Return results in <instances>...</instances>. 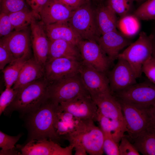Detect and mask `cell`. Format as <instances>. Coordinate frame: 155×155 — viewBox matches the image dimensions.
<instances>
[{
  "label": "cell",
  "instance_id": "1",
  "mask_svg": "<svg viewBox=\"0 0 155 155\" xmlns=\"http://www.w3.org/2000/svg\"><path fill=\"white\" fill-rule=\"evenodd\" d=\"M59 105L47 99L37 109L28 114L29 140L48 139L55 142L60 136L54 124Z\"/></svg>",
  "mask_w": 155,
  "mask_h": 155
},
{
  "label": "cell",
  "instance_id": "2",
  "mask_svg": "<svg viewBox=\"0 0 155 155\" xmlns=\"http://www.w3.org/2000/svg\"><path fill=\"white\" fill-rule=\"evenodd\" d=\"M49 84L43 77L17 90L14 99L4 111L5 113L17 111L28 114L34 111L47 99Z\"/></svg>",
  "mask_w": 155,
  "mask_h": 155
},
{
  "label": "cell",
  "instance_id": "3",
  "mask_svg": "<svg viewBox=\"0 0 155 155\" xmlns=\"http://www.w3.org/2000/svg\"><path fill=\"white\" fill-rule=\"evenodd\" d=\"M91 119H80L75 130L66 137L73 145L82 146L91 155H101L104 152V134Z\"/></svg>",
  "mask_w": 155,
  "mask_h": 155
},
{
  "label": "cell",
  "instance_id": "4",
  "mask_svg": "<svg viewBox=\"0 0 155 155\" xmlns=\"http://www.w3.org/2000/svg\"><path fill=\"white\" fill-rule=\"evenodd\" d=\"M155 39L153 34L141 32L138 38L119 55L118 59L126 61L133 69L137 78H140L144 64L152 56Z\"/></svg>",
  "mask_w": 155,
  "mask_h": 155
},
{
  "label": "cell",
  "instance_id": "5",
  "mask_svg": "<svg viewBox=\"0 0 155 155\" xmlns=\"http://www.w3.org/2000/svg\"><path fill=\"white\" fill-rule=\"evenodd\" d=\"M88 94L79 73L49 83L47 90L48 99L57 105Z\"/></svg>",
  "mask_w": 155,
  "mask_h": 155
},
{
  "label": "cell",
  "instance_id": "6",
  "mask_svg": "<svg viewBox=\"0 0 155 155\" xmlns=\"http://www.w3.org/2000/svg\"><path fill=\"white\" fill-rule=\"evenodd\" d=\"M68 22L82 40L97 42L100 36L96 25L94 10L84 4L74 10Z\"/></svg>",
  "mask_w": 155,
  "mask_h": 155
},
{
  "label": "cell",
  "instance_id": "7",
  "mask_svg": "<svg viewBox=\"0 0 155 155\" xmlns=\"http://www.w3.org/2000/svg\"><path fill=\"white\" fill-rule=\"evenodd\" d=\"M115 93L119 100L138 107L155 105V85L150 81L136 83Z\"/></svg>",
  "mask_w": 155,
  "mask_h": 155
},
{
  "label": "cell",
  "instance_id": "8",
  "mask_svg": "<svg viewBox=\"0 0 155 155\" xmlns=\"http://www.w3.org/2000/svg\"><path fill=\"white\" fill-rule=\"evenodd\" d=\"M119 100L121 105L126 131L130 138L134 140L140 134L151 125L148 108L138 107Z\"/></svg>",
  "mask_w": 155,
  "mask_h": 155
},
{
  "label": "cell",
  "instance_id": "9",
  "mask_svg": "<svg viewBox=\"0 0 155 155\" xmlns=\"http://www.w3.org/2000/svg\"><path fill=\"white\" fill-rule=\"evenodd\" d=\"M81 61L68 57L47 61L44 66V78L49 83L79 73Z\"/></svg>",
  "mask_w": 155,
  "mask_h": 155
},
{
  "label": "cell",
  "instance_id": "10",
  "mask_svg": "<svg viewBox=\"0 0 155 155\" xmlns=\"http://www.w3.org/2000/svg\"><path fill=\"white\" fill-rule=\"evenodd\" d=\"M77 46L82 61L104 73L107 71L111 61L97 42L82 40Z\"/></svg>",
  "mask_w": 155,
  "mask_h": 155
},
{
  "label": "cell",
  "instance_id": "11",
  "mask_svg": "<svg viewBox=\"0 0 155 155\" xmlns=\"http://www.w3.org/2000/svg\"><path fill=\"white\" fill-rule=\"evenodd\" d=\"M79 73L85 88L91 96L111 93L108 78L105 73L82 61Z\"/></svg>",
  "mask_w": 155,
  "mask_h": 155
},
{
  "label": "cell",
  "instance_id": "12",
  "mask_svg": "<svg viewBox=\"0 0 155 155\" xmlns=\"http://www.w3.org/2000/svg\"><path fill=\"white\" fill-rule=\"evenodd\" d=\"M58 109L81 119H91L96 121L98 108L88 94L59 104Z\"/></svg>",
  "mask_w": 155,
  "mask_h": 155
},
{
  "label": "cell",
  "instance_id": "13",
  "mask_svg": "<svg viewBox=\"0 0 155 155\" xmlns=\"http://www.w3.org/2000/svg\"><path fill=\"white\" fill-rule=\"evenodd\" d=\"M22 155H71L73 145L61 147L56 142L48 139L32 140L24 145H18Z\"/></svg>",
  "mask_w": 155,
  "mask_h": 155
},
{
  "label": "cell",
  "instance_id": "14",
  "mask_svg": "<svg viewBox=\"0 0 155 155\" xmlns=\"http://www.w3.org/2000/svg\"><path fill=\"white\" fill-rule=\"evenodd\" d=\"M108 80L111 92L116 93L137 83V79L132 68L125 60L118 61L109 73Z\"/></svg>",
  "mask_w": 155,
  "mask_h": 155
},
{
  "label": "cell",
  "instance_id": "15",
  "mask_svg": "<svg viewBox=\"0 0 155 155\" xmlns=\"http://www.w3.org/2000/svg\"><path fill=\"white\" fill-rule=\"evenodd\" d=\"M37 19L34 18L30 25L32 46L35 59L44 67L48 60L49 40L44 24Z\"/></svg>",
  "mask_w": 155,
  "mask_h": 155
},
{
  "label": "cell",
  "instance_id": "16",
  "mask_svg": "<svg viewBox=\"0 0 155 155\" xmlns=\"http://www.w3.org/2000/svg\"><path fill=\"white\" fill-rule=\"evenodd\" d=\"M97 42L111 62L117 59L121 51L131 43L130 38L117 30L101 35Z\"/></svg>",
  "mask_w": 155,
  "mask_h": 155
},
{
  "label": "cell",
  "instance_id": "17",
  "mask_svg": "<svg viewBox=\"0 0 155 155\" xmlns=\"http://www.w3.org/2000/svg\"><path fill=\"white\" fill-rule=\"evenodd\" d=\"M73 10L57 0H48L39 15L44 25L68 22Z\"/></svg>",
  "mask_w": 155,
  "mask_h": 155
},
{
  "label": "cell",
  "instance_id": "18",
  "mask_svg": "<svg viewBox=\"0 0 155 155\" xmlns=\"http://www.w3.org/2000/svg\"><path fill=\"white\" fill-rule=\"evenodd\" d=\"M27 29L14 31L0 39L7 46L15 60L21 58H30V37Z\"/></svg>",
  "mask_w": 155,
  "mask_h": 155
},
{
  "label": "cell",
  "instance_id": "19",
  "mask_svg": "<svg viewBox=\"0 0 155 155\" xmlns=\"http://www.w3.org/2000/svg\"><path fill=\"white\" fill-rule=\"evenodd\" d=\"M91 97L97 106L98 112L102 115L125 122L120 102L111 93L102 94Z\"/></svg>",
  "mask_w": 155,
  "mask_h": 155
},
{
  "label": "cell",
  "instance_id": "20",
  "mask_svg": "<svg viewBox=\"0 0 155 155\" xmlns=\"http://www.w3.org/2000/svg\"><path fill=\"white\" fill-rule=\"evenodd\" d=\"M44 67L33 58L28 59L24 64L18 78L12 88L18 90L44 77Z\"/></svg>",
  "mask_w": 155,
  "mask_h": 155
},
{
  "label": "cell",
  "instance_id": "21",
  "mask_svg": "<svg viewBox=\"0 0 155 155\" xmlns=\"http://www.w3.org/2000/svg\"><path fill=\"white\" fill-rule=\"evenodd\" d=\"M44 27L49 40H64L77 46L82 40L68 22L44 25Z\"/></svg>",
  "mask_w": 155,
  "mask_h": 155
},
{
  "label": "cell",
  "instance_id": "22",
  "mask_svg": "<svg viewBox=\"0 0 155 155\" xmlns=\"http://www.w3.org/2000/svg\"><path fill=\"white\" fill-rule=\"evenodd\" d=\"M94 11L96 25L101 35L117 30L116 14L107 5H100Z\"/></svg>",
  "mask_w": 155,
  "mask_h": 155
},
{
  "label": "cell",
  "instance_id": "23",
  "mask_svg": "<svg viewBox=\"0 0 155 155\" xmlns=\"http://www.w3.org/2000/svg\"><path fill=\"white\" fill-rule=\"evenodd\" d=\"M77 47L64 40H49L47 61L60 57H68L79 60L81 56Z\"/></svg>",
  "mask_w": 155,
  "mask_h": 155
},
{
  "label": "cell",
  "instance_id": "24",
  "mask_svg": "<svg viewBox=\"0 0 155 155\" xmlns=\"http://www.w3.org/2000/svg\"><path fill=\"white\" fill-rule=\"evenodd\" d=\"M96 121L104 134L107 135L119 143L126 131L125 122L110 119L102 115L98 112Z\"/></svg>",
  "mask_w": 155,
  "mask_h": 155
},
{
  "label": "cell",
  "instance_id": "25",
  "mask_svg": "<svg viewBox=\"0 0 155 155\" xmlns=\"http://www.w3.org/2000/svg\"><path fill=\"white\" fill-rule=\"evenodd\" d=\"M133 144L144 155H155V127L151 125L133 140Z\"/></svg>",
  "mask_w": 155,
  "mask_h": 155
},
{
  "label": "cell",
  "instance_id": "26",
  "mask_svg": "<svg viewBox=\"0 0 155 155\" xmlns=\"http://www.w3.org/2000/svg\"><path fill=\"white\" fill-rule=\"evenodd\" d=\"M80 119L69 113L60 111L58 106L54 124L57 133L60 136H67L75 130Z\"/></svg>",
  "mask_w": 155,
  "mask_h": 155
},
{
  "label": "cell",
  "instance_id": "27",
  "mask_svg": "<svg viewBox=\"0 0 155 155\" xmlns=\"http://www.w3.org/2000/svg\"><path fill=\"white\" fill-rule=\"evenodd\" d=\"M9 14L14 31L27 28L34 18L40 19L38 14L27 7Z\"/></svg>",
  "mask_w": 155,
  "mask_h": 155
},
{
  "label": "cell",
  "instance_id": "28",
  "mask_svg": "<svg viewBox=\"0 0 155 155\" xmlns=\"http://www.w3.org/2000/svg\"><path fill=\"white\" fill-rule=\"evenodd\" d=\"M140 20L133 13L120 17L118 20L117 29L127 38L130 39L140 30Z\"/></svg>",
  "mask_w": 155,
  "mask_h": 155
},
{
  "label": "cell",
  "instance_id": "29",
  "mask_svg": "<svg viewBox=\"0 0 155 155\" xmlns=\"http://www.w3.org/2000/svg\"><path fill=\"white\" fill-rule=\"evenodd\" d=\"M29 59L21 58L15 59L2 70L6 88L12 87L17 81L24 64Z\"/></svg>",
  "mask_w": 155,
  "mask_h": 155
},
{
  "label": "cell",
  "instance_id": "30",
  "mask_svg": "<svg viewBox=\"0 0 155 155\" xmlns=\"http://www.w3.org/2000/svg\"><path fill=\"white\" fill-rule=\"evenodd\" d=\"M107 5L120 17L131 14L134 0H107Z\"/></svg>",
  "mask_w": 155,
  "mask_h": 155
},
{
  "label": "cell",
  "instance_id": "31",
  "mask_svg": "<svg viewBox=\"0 0 155 155\" xmlns=\"http://www.w3.org/2000/svg\"><path fill=\"white\" fill-rule=\"evenodd\" d=\"M133 14L140 20L155 19V0H146L134 11Z\"/></svg>",
  "mask_w": 155,
  "mask_h": 155
},
{
  "label": "cell",
  "instance_id": "32",
  "mask_svg": "<svg viewBox=\"0 0 155 155\" xmlns=\"http://www.w3.org/2000/svg\"><path fill=\"white\" fill-rule=\"evenodd\" d=\"M25 0H0V12L8 14L27 7Z\"/></svg>",
  "mask_w": 155,
  "mask_h": 155
},
{
  "label": "cell",
  "instance_id": "33",
  "mask_svg": "<svg viewBox=\"0 0 155 155\" xmlns=\"http://www.w3.org/2000/svg\"><path fill=\"white\" fill-rule=\"evenodd\" d=\"M20 134L16 136L8 135L0 131V151L3 152L13 150L15 149V145L21 136Z\"/></svg>",
  "mask_w": 155,
  "mask_h": 155
},
{
  "label": "cell",
  "instance_id": "34",
  "mask_svg": "<svg viewBox=\"0 0 155 155\" xmlns=\"http://www.w3.org/2000/svg\"><path fill=\"white\" fill-rule=\"evenodd\" d=\"M18 90L12 87L6 88L0 96V115L5 110L14 99Z\"/></svg>",
  "mask_w": 155,
  "mask_h": 155
},
{
  "label": "cell",
  "instance_id": "35",
  "mask_svg": "<svg viewBox=\"0 0 155 155\" xmlns=\"http://www.w3.org/2000/svg\"><path fill=\"white\" fill-rule=\"evenodd\" d=\"M14 30L11 22L9 14L0 12V36L3 37L6 36Z\"/></svg>",
  "mask_w": 155,
  "mask_h": 155
},
{
  "label": "cell",
  "instance_id": "36",
  "mask_svg": "<svg viewBox=\"0 0 155 155\" xmlns=\"http://www.w3.org/2000/svg\"><path fill=\"white\" fill-rule=\"evenodd\" d=\"M119 145V155H139L140 154L133 144L126 137L123 136Z\"/></svg>",
  "mask_w": 155,
  "mask_h": 155
},
{
  "label": "cell",
  "instance_id": "37",
  "mask_svg": "<svg viewBox=\"0 0 155 155\" xmlns=\"http://www.w3.org/2000/svg\"><path fill=\"white\" fill-rule=\"evenodd\" d=\"M119 143L110 137L104 134L103 150L106 154L119 155Z\"/></svg>",
  "mask_w": 155,
  "mask_h": 155
},
{
  "label": "cell",
  "instance_id": "38",
  "mask_svg": "<svg viewBox=\"0 0 155 155\" xmlns=\"http://www.w3.org/2000/svg\"><path fill=\"white\" fill-rule=\"evenodd\" d=\"M15 59L6 45L0 41V69L3 70L5 66Z\"/></svg>",
  "mask_w": 155,
  "mask_h": 155
},
{
  "label": "cell",
  "instance_id": "39",
  "mask_svg": "<svg viewBox=\"0 0 155 155\" xmlns=\"http://www.w3.org/2000/svg\"><path fill=\"white\" fill-rule=\"evenodd\" d=\"M142 72L155 85V58L152 56L143 65Z\"/></svg>",
  "mask_w": 155,
  "mask_h": 155
},
{
  "label": "cell",
  "instance_id": "40",
  "mask_svg": "<svg viewBox=\"0 0 155 155\" xmlns=\"http://www.w3.org/2000/svg\"><path fill=\"white\" fill-rule=\"evenodd\" d=\"M48 0H25L31 9L39 15L41 9Z\"/></svg>",
  "mask_w": 155,
  "mask_h": 155
},
{
  "label": "cell",
  "instance_id": "41",
  "mask_svg": "<svg viewBox=\"0 0 155 155\" xmlns=\"http://www.w3.org/2000/svg\"><path fill=\"white\" fill-rule=\"evenodd\" d=\"M74 10L85 3L82 0H57Z\"/></svg>",
  "mask_w": 155,
  "mask_h": 155
},
{
  "label": "cell",
  "instance_id": "42",
  "mask_svg": "<svg viewBox=\"0 0 155 155\" xmlns=\"http://www.w3.org/2000/svg\"><path fill=\"white\" fill-rule=\"evenodd\" d=\"M73 145L75 149V155H85L87 154L86 151L82 146L78 144Z\"/></svg>",
  "mask_w": 155,
  "mask_h": 155
},
{
  "label": "cell",
  "instance_id": "43",
  "mask_svg": "<svg viewBox=\"0 0 155 155\" xmlns=\"http://www.w3.org/2000/svg\"><path fill=\"white\" fill-rule=\"evenodd\" d=\"M151 119V124L155 126V105L148 108Z\"/></svg>",
  "mask_w": 155,
  "mask_h": 155
},
{
  "label": "cell",
  "instance_id": "44",
  "mask_svg": "<svg viewBox=\"0 0 155 155\" xmlns=\"http://www.w3.org/2000/svg\"><path fill=\"white\" fill-rule=\"evenodd\" d=\"M152 56L155 58V40L153 44Z\"/></svg>",
  "mask_w": 155,
  "mask_h": 155
},
{
  "label": "cell",
  "instance_id": "45",
  "mask_svg": "<svg viewBox=\"0 0 155 155\" xmlns=\"http://www.w3.org/2000/svg\"><path fill=\"white\" fill-rule=\"evenodd\" d=\"M146 0H134V2H136L138 3L142 4Z\"/></svg>",
  "mask_w": 155,
  "mask_h": 155
},
{
  "label": "cell",
  "instance_id": "46",
  "mask_svg": "<svg viewBox=\"0 0 155 155\" xmlns=\"http://www.w3.org/2000/svg\"><path fill=\"white\" fill-rule=\"evenodd\" d=\"M99 0L100 1H104V0Z\"/></svg>",
  "mask_w": 155,
  "mask_h": 155
},
{
  "label": "cell",
  "instance_id": "47",
  "mask_svg": "<svg viewBox=\"0 0 155 155\" xmlns=\"http://www.w3.org/2000/svg\"><path fill=\"white\" fill-rule=\"evenodd\" d=\"M82 0L85 2V1H88L89 0Z\"/></svg>",
  "mask_w": 155,
  "mask_h": 155
},
{
  "label": "cell",
  "instance_id": "48",
  "mask_svg": "<svg viewBox=\"0 0 155 155\" xmlns=\"http://www.w3.org/2000/svg\"><path fill=\"white\" fill-rule=\"evenodd\" d=\"M154 38H155V36H154Z\"/></svg>",
  "mask_w": 155,
  "mask_h": 155
},
{
  "label": "cell",
  "instance_id": "49",
  "mask_svg": "<svg viewBox=\"0 0 155 155\" xmlns=\"http://www.w3.org/2000/svg\"><path fill=\"white\" fill-rule=\"evenodd\" d=\"M153 126L155 127V126H154V125H153Z\"/></svg>",
  "mask_w": 155,
  "mask_h": 155
}]
</instances>
